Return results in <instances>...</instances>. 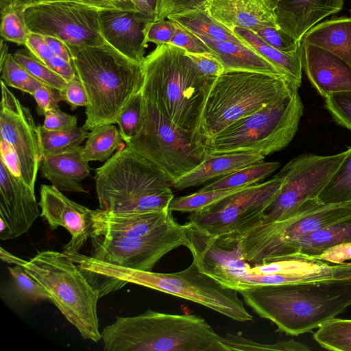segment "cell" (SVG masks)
<instances>
[{"instance_id":"e7e4bbea","label":"cell","mask_w":351,"mask_h":351,"mask_svg":"<svg viewBox=\"0 0 351 351\" xmlns=\"http://www.w3.org/2000/svg\"><path fill=\"white\" fill-rule=\"evenodd\" d=\"M350 14H351V10H350Z\"/></svg>"},{"instance_id":"be15d7a7","label":"cell","mask_w":351,"mask_h":351,"mask_svg":"<svg viewBox=\"0 0 351 351\" xmlns=\"http://www.w3.org/2000/svg\"><path fill=\"white\" fill-rule=\"evenodd\" d=\"M0 66H2L8 53V45L4 43V39L1 38V44H0Z\"/></svg>"},{"instance_id":"b9f144b4","label":"cell","mask_w":351,"mask_h":351,"mask_svg":"<svg viewBox=\"0 0 351 351\" xmlns=\"http://www.w3.org/2000/svg\"><path fill=\"white\" fill-rule=\"evenodd\" d=\"M19 293L23 297L33 301L49 300L51 298L47 290L29 275L22 266L8 267Z\"/></svg>"},{"instance_id":"30bf717a","label":"cell","mask_w":351,"mask_h":351,"mask_svg":"<svg viewBox=\"0 0 351 351\" xmlns=\"http://www.w3.org/2000/svg\"><path fill=\"white\" fill-rule=\"evenodd\" d=\"M126 145L155 166L171 184L199 165L207 154L197 134L173 123L145 99L143 126Z\"/></svg>"},{"instance_id":"44dd1931","label":"cell","mask_w":351,"mask_h":351,"mask_svg":"<svg viewBox=\"0 0 351 351\" xmlns=\"http://www.w3.org/2000/svg\"><path fill=\"white\" fill-rule=\"evenodd\" d=\"M280 1L204 0L203 9L231 32L238 27L255 32L265 27L278 26L276 11Z\"/></svg>"},{"instance_id":"d6a6232c","label":"cell","mask_w":351,"mask_h":351,"mask_svg":"<svg viewBox=\"0 0 351 351\" xmlns=\"http://www.w3.org/2000/svg\"><path fill=\"white\" fill-rule=\"evenodd\" d=\"M317 199L322 204L351 202V152L322 190Z\"/></svg>"},{"instance_id":"603a6c76","label":"cell","mask_w":351,"mask_h":351,"mask_svg":"<svg viewBox=\"0 0 351 351\" xmlns=\"http://www.w3.org/2000/svg\"><path fill=\"white\" fill-rule=\"evenodd\" d=\"M344 0H280L276 11L277 25L295 40L325 17L339 12Z\"/></svg>"},{"instance_id":"7402d4cb","label":"cell","mask_w":351,"mask_h":351,"mask_svg":"<svg viewBox=\"0 0 351 351\" xmlns=\"http://www.w3.org/2000/svg\"><path fill=\"white\" fill-rule=\"evenodd\" d=\"M302 66L311 84L324 98L351 90V66L335 53L317 45L302 44Z\"/></svg>"},{"instance_id":"8d00e7d4","label":"cell","mask_w":351,"mask_h":351,"mask_svg":"<svg viewBox=\"0 0 351 351\" xmlns=\"http://www.w3.org/2000/svg\"><path fill=\"white\" fill-rule=\"evenodd\" d=\"M247 186H248L206 191H198L191 195L173 198L169 204V209L172 212L191 213L212 205Z\"/></svg>"},{"instance_id":"7a4b0ae2","label":"cell","mask_w":351,"mask_h":351,"mask_svg":"<svg viewBox=\"0 0 351 351\" xmlns=\"http://www.w3.org/2000/svg\"><path fill=\"white\" fill-rule=\"evenodd\" d=\"M239 293L256 315L293 336L319 328L351 306V280L259 285Z\"/></svg>"},{"instance_id":"4fadbf2b","label":"cell","mask_w":351,"mask_h":351,"mask_svg":"<svg viewBox=\"0 0 351 351\" xmlns=\"http://www.w3.org/2000/svg\"><path fill=\"white\" fill-rule=\"evenodd\" d=\"M350 152L351 147L330 156L304 154L292 158L276 174L282 186L256 226L280 220L305 202L317 198Z\"/></svg>"},{"instance_id":"5bb4252c","label":"cell","mask_w":351,"mask_h":351,"mask_svg":"<svg viewBox=\"0 0 351 351\" xmlns=\"http://www.w3.org/2000/svg\"><path fill=\"white\" fill-rule=\"evenodd\" d=\"M99 11L69 0L40 3L23 11L30 32L58 38L71 55L86 47L103 45Z\"/></svg>"},{"instance_id":"ee69618b","label":"cell","mask_w":351,"mask_h":351,"mask_svg":"<svg viewBox=\"0 0 351 351\" xmlns=\"http://www.w3.org/2000/svg\"><path fill=\"white\" fill-rule=\"evenodd\" d=\"M254 33L272 47L285 53L296 51L302 47L300 41L278 26L265 27Z\"/></svg>"},{"instance_id":"60d3db41","label":"cell","mask_w":351,"mask_h":351,"mask_svg":"<svg viewBox=\"0 0 351 351\" xmlns=\"http://www.w3.org/2000/svg\"><path fill=\"white\" fill-rule=\"evenodd\" d=\"M1 36L5 40L25 45L30 30L27 27L23 12L12 10L1 16Z\"/></svg>"},{"instance_id":"ab89813d","label":"cell","mask_w":351,"mask_h":351,"mask_svg":"<svg viewBox=\"0 0 351 351\" xmlns=\"http://www.w3.org/2000/svg\"><path fill=\"white\" fill-rule=\"evenodd\" d=\"M224 342L229 351H309L308 346L293 339L279 341L271 344H264L248 339L239 335L227 333Z\"/></svg>"},{"instance_id":"6125c7cd","label":"cell","mask_w":351,"mask_h":351,"mask_svg":"<svg viewBox=\"0 0 351 351\" xmlns=\"http://www.w3.org/2000/svg\"><path fill=\"white\" fill-rule=\"evenodd\" d=\"M15 9L14 0H0L1 16L5 13Z\"/></svg>"},{"instance_id":"6f0895ef","label":"cell","mask_w":351,"mask_h":351,"mask_svg":"<svg viewBox=\"0 0 351 351\" xmlns=\"http://www.w3.org/2000/svg\"><path fill=\"white\" fill-rule=\"evenodd\" d=\"M135 11L148 21H155L158 0H130Z\"/></svg>"},{"instance_id":"7dc6e473","label":"cell","mask_w":351,"mask_h":351,"mask_svg":"<svg viewBox=\"0 0 351 351\" xmlns=\"http://www.w3.org/2000/svg\"><path fill=\"white\" fill-rule=\"evenodd\" d=\"M44 117L43 127L49 130L69 131L77 128V117L63 112L59 106L47 111Z\"/></svg>"},{"instance_id":"ba28073f","label":"cell","mask_w":351,"mask_h":351,"mask_svg":"<svg viewBox=\"0 0 351 351\" xmlns=\"http://www.w3.org/2000/svg\"><path fill=\"white\" fill-rule=\"evenodd\" d=\"M49 293L53 302L86 339H101L97 316L99 295L65 252H38L22 266Z\"/></svg>"},{"instance_id":"5b68a950","label":"cell","mask_w":351,"mask_h":351,"mask_svg":"<svg viewBox=\"0 0 351 351\" xmlns=\"http://www.w3.org/2000/svg\"><path fill=\"white\" fill-rule=\"evenodd\" d=\"M71 60L88 99L82 127L92 130L114 123L132 97L142 90V63L130 59L106 42L80 49L71 55Z\"/></svg>"},{"instance_id":"91938a15","label":"cell","mask_w":351,"mask_h":351,"mask_svg":"<svg viewBox=\"0 0 351 351\" xmlns=\"http://www.w3.org/2000/svg\"><path fill=\"white\" fill-rule=\"evenodd\" d=\"M0 257L3 262L15 265L23 266L27 261L13 255L2 247H0Z\"/></svg>"},{"instance_id":"8fae6325","label":"cell","mask_w":351,"mask_h":351,"mask_svg":"<svg viewBox=\"0 0 351 351\" xmlns=\"http://www.w3.org/2000/svg\"><path fill=\"white\" fill-rule=\"evenodd\" d=\"M348 217H351V202L322 204L317 198L309 199L280 220L237 234L240 250L246 261L259 264L284 243Z\"/></svg>"},{"instance_id":"d6986e66","label":"cell","mask_w":351,"mask_h":351,"mask_svg":"<svg viewBox=\"0 0 351 351\" xmlns=\"http://www.w3.org/2000/svg\"><path fill=\"white\" fill-rule=\"evenodd\" d=\"M172 211L115 213L93 210L92 236L137 238L145 237L176 223Z\"/></svg>"},{"instance_id":"8992f818","label":"cell","mask_w":351,"mask_h":351,"mask_svg":"<svg viewBox=\"0 0 351 351\" xmlns=\"http://www.w3.org/2000/svg\"><path fill=\"white\" fill-rule=\"evenodd\" d=\"M94 178L99 208L107 211L163 210L174 198L163 174L128 145L96 169Z\"/></svg>"},{"instance_id":"c3c4849f","label":"cell","mask_w":351,"mask_h":351,"mask_svg":"<svg viewBox=\"0 0 351 351\" xmlns=\"http://www.w3.org/2000/svg\"><path fill=\"white\" fill-rule=\"evenodd\" d=\"M187 53L205 75L217 77L225 71L223 63L214 53Z\"/></svg>"},{"instance_id":"f5cc1de1","label":"cell","mask_w":351,"mask_h":351,"mask_svg":"<svg viewBox=\"0 0 351 351\" xmlns=\"http://www.w3.org/2000/svg\"><path fill=\"white\" fill-rule=\"evenodd\" d=\"M315 258L334 264L343 263L351 259V241L332 246Z\"/></svg>"},{"instance_id":"bcb514c9","label":"cell","mask_w":351,"mask_h":351,"mask_svg":"<svg viewBox=\"0 0 351 351\" xmlns=\"http://www.w3.org/2000/svg\"><path fill=\"white\" fill-rule=\"evenodd\" d=\"M175 32V22L168 19L148 22L145 28L146 43H153L156 46L169 43Z\"/></svg>"},{"instance_id":"680465c9","label":"cell","mask_w":351,"mask_h":351,"mask_svg":"<svg viewBox=\"0 0 351 351\" xmlns=\"http://www.w3.org/2000/svg\"><path fill=\"white\" fill-rule=\"evenodd\" d=\"M44 39L53 53L64 60L72 62L71 55L65 44L57 38L43 36Z\"/></svg>"},{"instance_id":"3957f363","label":"cell","mask_w":351,"mask_h":351,"mask_svg":"<svg viewBox=\"0 0 351 351\" xmlns=\"http://www.w3.org/2000/svg\"><path fill=\"white\" fill-rule=\"evenodd\" d=\"M142 66L145 100L178 126L198 134L204 106L216 77L203 74L184 49L169 43L156 46Z\"/></svg>"},{"instance_id":"9a60e30c","label":"cell","mask_w":351,"mask_h":351,"mask_svg":"<svg viewBox=\"0 0 351 351\" xmlns=\"http://www.w3.org/2000/svg\"><path fill=\"white\" fill-rule=\"evenodd\" d=\"M90 239L92 257L143 271H152L165 255L180 246H186L184 226L177 222L142 237L92 236Z\"/></svg>"},{"instance_id":"e575fe53","label":"cell","mask_w":351,"mask_h":351,"mask_svg":"<svg viewBox=\"0 0 351 351\" xmlns=\"http://www.w3.org/2000/svg\"><path fill=\"white\" fill-rule=\"evenodd\" d=\"M38 131L41 158L71 146L80 145L89 135L88 130L83 127L69 131H53L38 125Z\"/></svg>"},{"instance_id":"681fc988","label":"cell","mask_w":351,"mask_h":351,"mask_svg":"<svg viewBox=\"0 0 351 351\" xmlns=\"http://www.w3.org/2000/svg\"><path fill=\"white\" fill-rule=\"evenodd\" d=\"M62 101H66L71 109L74 110L79 106H86L88 99L83 85L77 77L68 82L65 88L60 91Z\"/></svg>"},{"instance_id":"4dcf8cb0","label":"cell","mask_w":351,"mask_h":351,"mask_svg":"<svg viewBox=\"0 0 351 351\" xmlns=\"http://www.w3.org/2000/svg\"><path fill=\"white\" fill-rule=\"evenodd\" d=\"M119 130L113 123L104 124L95 128L89 132L82 154L87 161L104 162L115 152L124 147Z\"/></svg>"},{"instance_id":"74e56055","label":"cell","mask_w":351,"mask_h":351,"mask_svg":"<svg viewBox=\"0 0 351 351\" xmlns=\"http://www.w3.org/2000/svg\"><path fill=\"white\" fill-rule=\"evenodd\" d=\"M1 80L8 86L30 95L40 87L45 85L30 74L14 58L8 53L0 66Z\"/></svg>"},{"instance_id":"ac0fdd59","label":"cell","mask_w":351,"mask_h":351,"mask_svg":"<svg viewBox=\"0 0 351 351\" xmlns=\"http://www.w3.org/2000/svg\"><path fill=\"white\" fill-rule=\"evenodd\" d=\"M35 192L13 176L0 161V239H13L27 232L40 215Z\"/></svg>"},{"instance_id":"277c9868","label":"cell","mask_w":351,"mask_h":351,"mask_svg":"<svg viewBox=\"0 0 351 351\" xmlns=\"http://www.w3.org/2000/svg\"><path fill=\"white\" fill-rule=\"evenodd\" d=\"M106 351H229L224 337L201 316L147 309L116 317L101 331Z\"/></svg>"},{"instance_id":"d4e9b609","label":"cell","mask_w":351,"mask_h":351,"mask_svg":"<svg viewBox=\"0 0 351 351\" xmlns=\"http://www.w3.org/2000/svg\"><path fill=\"white\" fill-rule=\"evenodd\" d=\"M265 156L252 152L221 154H206L204 160L191 171L173 181L177 190L203 184L211 179L232 173L254 163L264 161Z\"/></svg>"},{"instance_id":"db71d44e","label":"cell","mask_w":351,"mask_h":351,"mask_svg":"<svg viewBox=\"0 0 351 351\" xmlns=\"http://www.w3.org/2000/svg\"><path fill=\"white\" fill-rule=\"evenodd\" d=\"M0 161L5 165L9 171L13 176L21 178L19 156L14 147L1 138H0Z\"/></svg>"},{"instance_id":"6da1fadb","label":"cell","mask_w":351,"mask_h":351,"mask_svg":"<svg viewBox=\"0 0 351 351\" xmlns=\"http://www.w3.org/2000/svg\"><path fill=\"white\" fill-rule=\"evenodd\" d=\"M77 264L100 297L132 283L197 303L237 322L253 319L239 292L202 272L194 260L186 269L174 273L131 269L84 254Z\"/></svg>"},{"instance_id":"11a10c76","label":"cell","mask_w":351,"mask_h":351,"mask_svg":"<svg viewBox=\"0 0 351 351\" xmlns=\"http://www.w3.org/2000/svg\"><path fill=\"white\" fill-rule=\"evenodd\" d=\"M75 1L101 12L103 10H129L135 11L130 0H69ZM136 12V11H135Z\"/></svg>"},{"instance_id":"2e32d148","label":"cell","mask_w":351,"mask_h":351,"mask_svg":"<svg viewBox=\"0 0 351 351\" xmlns=\"http://www.w3.org/2000/svg\"><path fill=\"white\" fill-rule=\"evenodd\" d=\"M0 138L15 149L20 162L21 178L34 191L41 155L38 126L29 109L1 80Z\"/></svg>"},{"instance_id":"4316f807","label":"cell","mask_w":351,"mask_h":351,"mask_svg":"<svg viewBox=\"0 0 351 351\" xmlns=\"http://www.w3.org/2000/svg\"><path fill=\"white\" fill-rule=\"evenodd\" d=\"M301 43L324 48L351 66V16H341L319 23L302 37Z\"/></svg>"},{"instance_id":"d590c367","label":"cell","mask_w":351,"mask_h":351,"mask_svg":"<svg viewBox=\"0 0 351 351\" xmlns=\"http://www.w3.org/2000/svg\"><path fill=\"white\" fill-rule=\"evenodd\" d=\"M145 99L141 90L127 104L115 120L121 136L129 143L141 132L144 122Z\"/></svg>"},{"instance_id":"484cf974","label":"cell","mask_w":351,"mask_h":351,"mask_svg":"<svg viewBox=\"0 0 351 351\" xmlns=\"http://www.w3.org/2000/svg\"><path fill=\"white\" fill-rule=\"evenodd\" d=\"M348 241H351V217L308 232L284 243L269 259L293 254L316 257L326 250Z\"/></svg>"},{"instance_id":"f6af8a7d","label":"cell","mask_w":351,"mask_h":351,"mask_svg":"<svg viewBox=\"0 0 351 351\" xmlns=\"http://www.w3.org/2000/svg\"><path fill=\"white\" fill-rule=\"evenodd\" d=\"M175 23L176 32L169 44L179 47L191 53H213L197 36L178 23Z\"/></svg>"},{"instance_id":"52a82bcc","label":"cell","mask_w":351,"mask_h":351,"mask_svg":"<svg viewBox=\"0 0 351 351\" xmlns=\"http://www.w3.org/2000/svg\"><path fill=\"white\" fill-rule=\"evenodd\" d=\"M299 88L285 75L225 70L209 90L197 133L205 141L236 121L286 98Z\"/></svg>"},{"instance_id":"7bdbcfd3","label":"cell","mask_w":351,"mask_h":351,"mask_svg":"<svg viewBox=\"0 0 351 351\" xmlns=\"http://www.w3.org/2000/svg\"><path fill=\"white\" fill-rule=\"evenodd\" d=\"M324 99L334 121L351 130V90L332 93Z\"/></svg>"},{"instance_id":"9c48e42d","label":"cell","mask_w":351,"mask_h":351,"mask_svg":"<svg viewBox=\"0 0 351 351\" xmlns=\"http://www.w3.org/2000/svg\"><path fill=\"white\" fill-rule=\"evenodd\" d=\"M298 91L241 118L204 141L209 154L252 152L263 156L287 147L296 134L303 115Z\"/></svg>"},{"instance_id":"816d5d0a","label":"cell","mask_w":351,"mask_h":351,"mask_svg":"<svg viewBox=\"0 0 351 351\" xmlns=\"http://www.w3.org/2000/svg\"><path fill=\"white\" fill-rule=\"evenodd\" d=\"M25 47L45 64L54 56L43 35L30 32Z\"/></svg>"},{"instance_id":"f907efd6","label":"cell","mask_w":351,"mask_h":351,"mask_svg":"<svg viewBox=\"0 0 351 351\" xmlns=\"http://www.w3.org/2000/svg\"><path fill=\"white\" fill-rule=\"evenodd\" d=\"M37 104V112L39 115L44 114L58 106L62 100L60 91L43 85L38 88L32 95Z\"/></svg>"},{"instance_id":"f546056e","label":"cell","mask_w":351,"mask_h":351,"mask_svg":"<svg viewBox=\"0 0 351 351\" xmlns=\"http://www.w3.org/2000/svg\"><path fill=\"white\" fill-rule=\"evenodd\" d=\"M167 19L182 25L202 40L244 43L232 32L211 18L203 8L170 15Z\"/></svg>"},{"instance_id":"cb8c5ba5","label":"cell","mask_w":351,"mask_h":351,"mask_svg":"<svg viewBox=\"0 0 351 351\" xmlns=\"http://www.w3.org/2000/svg\"><path fill=\"white\" fill-rule=\"evenodd\" d=\"M82 146L69 147L43 156L40 163L42 176L61 191L87 193L81 182L90 168L82 154Z\"/></svg>"},{"instance_id":"e0dca14e","label":"cell","mask_w":351,"mask_h":351,"mask_svg":"<svg viewBox=\"0 0 351 351\" xmlns=\"http://www.w3.org/2000/svg\"><path fill=\"white\" fill-rule=\"evenodd\" d=\"M40 195V216L51 230L61 226L71 234L63 252H79L91 237L93 210L69 199L53 185L42 184Z\"/></svg>"},{"instance_id":"ffe728a7","label":"cell","mask_w":351,"mask_h":351,"mask_svg":"<svg viewBox=\"0 0 351 351\" xmlns=\"http://www.w3.org/2000/svg\"><path fill=\"white\" fill-rule=\"evenodd\" d=\"M99 27L105 41L130 59L142 63L147 43L145 28L149 21L135 11L103 10Z\"/></svg>"},{"instance_id":"f35d334b","label":"cell","mask_w":351,"mask_h":351,"mask_svg":"<svg viewBox=\"0 0 351 351\" xmlns=\"http://www.w3.org/2000/svg\"><path fill=\"white\" fill-rule=\"evenodd\" d=\"M13 56L21 65L45 86L58 91H62L65 88L67 82L38 60L27 49H20Z\"/></svg>"},{"instance_id":"836d02e7","label":"cell","mask_w":351,"mask_h":351,"mask_svg":"<svg viewBox=\"0 0 351 351\" xmlns=\"http://www.w3.org/2000/svg\"><path fill=\"white\" fill-rule=\"evenodd\" d=\"M315 341L323 348L351 351V319L334 318L318 328Z\"/></svg>"},{"instance_id":"7c38bea8","label":"cell","mask_w":351,"mask_h":351,"mask_svg":"<svg viewBox=\"0 0 351 351\" xmlns=\"http://www.w3.org/2000/svg\"><path fill=\"white\" fill-rule=\"evenodd\" d=\"M282 184V179L275 175L265 182L250 185L212 205L190 213L188 222L213 236L242 234L261 221Z\"/></svg>"},{"instance_id":"1f68e13d","label":"cell","mask_w":351,"mask_h":351,"mask_svg":"<svg viewBox=\"0 0 351 351\" xmlns=\"http://www.w3.org/2000/svg\"><path fill=\"white\" fill-rule=\"evenodd\" d=\"M278 162H259L210 182L199 191L239 188L256 184L278 169Z\"/></svg>"},{"instance_id":"83f0119b","label":"cell","mask_w":351,"mask_h":351,"mask_svg":"<svg viewBox=\"0 0 351 351\" xmlns=\"http://www.w3.org/2000/svg\"><path fill=\"white\" fill-rule=\"evenodd\" d=\"M203 41L218 56L225 70H249L285 75L271 62L244 43L231 41L215 42L210 40Z\"/></svg>"},{"instance_id":"f1b7e54d","label":"cell","mask_w":351,"mask_h":351,"mask_svg":"<svg viewBox=\"0 0 351 351\" xmlns=\"http://www.w3.org/2000/svg\"><path fill=\"white\" fill-rule=\"evenodd\" d=\"M232 32L246 45L265 58L300 87L303 69V47L296 51L285 53L272 47L250 29L236 27Z\"/></svg>"},{"instance_id":"9f6ffc18","label":"cell","mask_w":351,"mask_h":351,"mask_svg":"<svg viewBox=\"0 0 351 351\" xmlns=\"http://www.w3.org/2000/svg\"><path fill=\"white\" fill-rule=\"evenodd\" d=\"M46 65L62 77L67 83L73 80L77 75L72 62L59 56L54 55Z\"/></svg>"},{"instance_id":"94428289","label":"cell","mask_w":351,"mask_h":351,"mask_svg":"<svg viewBox=\"0 0 351 351\" xmlns=\"http://www.w3.org/2000/svg\"><path fill=\"white\" fill-rule=\"evenodd\" d=\"M15 9L21 11H24L28 7L40 3L56 1V0H14Z\"/></svg>"}]
</instances>
